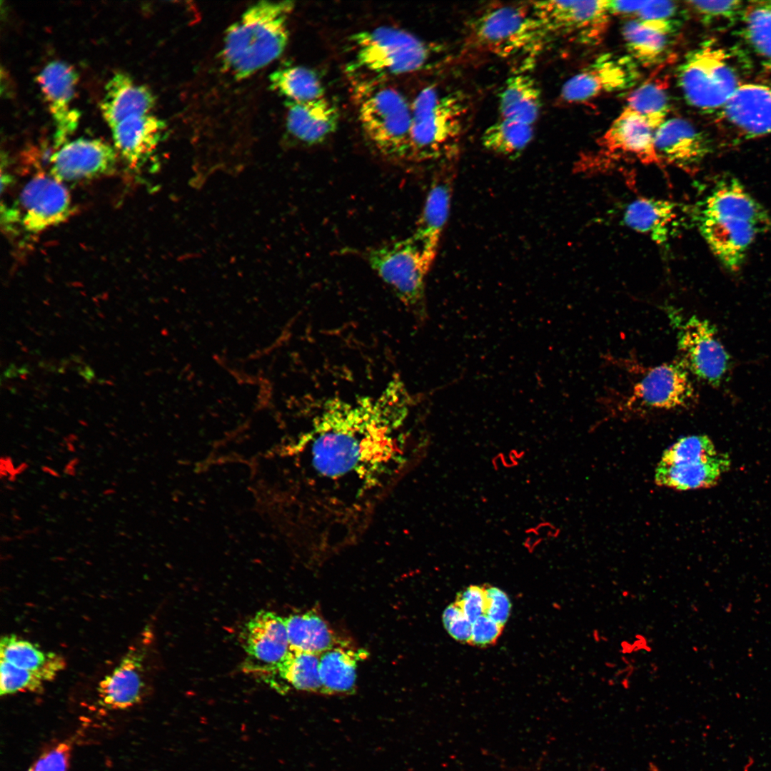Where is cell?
<instances>
[{
  "label": "cell",
  "mask_w": 771,
  "mask_h": 771,
  "mask_svg": "<svg viewBox=\"0 0 771 771\" xmlns=\"http://www.w3.org/2000/svg\"><path fill=\"white\" fill-rule=\"evenodd\" d=\"M410 400L395 378L376 396L326 402L301 443L315 483L348 487L356 498L387 485L407 462Z\"/></svg>",
  "instance_id": "obj_1"
},
{
  "label": "cell",
  "mask_w": 771,
  "mask_h": 771,
  "mask_svg": "<svg viewBox=\"0 0 771 771\" xmlns=\"http://www.w3.org/2000/svg\"><path fill=\"white\" fill-rule=\"evenodd\" d=\"M710 248L729 270L737 271L756 236L771 227V218L735 178L721 180L697 215Z\"/></svg>",
  "instance_id": "obj_2"
},
{
  "label": "cell",
  "mask_w": 771,
  "mask_h": 771,
  "mask_svg": "<svg viewBox=\"0 0 771 771\" xmlns=\"http://www.w3.org/2000/svg\"><path fill=\"white\" fill-rule=\"evenodd\" d=\"M291 1H259L250 6L227 30L221 59L223 68L243 79L283 52L288 41Z\"/></svg>",
  "instance_id": "obj_3"
},
{
  "label": "cell",
  "mask_w": 771,
  "mask_h": 771,
  "mask_svg": "<svg viewBox=\"0 0 771 771\" xmlns=\"http://www.w3.org/2000/svg\"><path fill=\"white\" fill-rule=\"evenodd\" d=\"M471 104L461 91L423 89L411 103L412 124L407 161L423 162L458 157Z\"/></svg>",
  "instance_id": "obj_4"
},
{
  "label": "cell",
  "mask_w": 771,
  "mask_h": 771,
  "mask_svg": "<svg viewBox=\"0 0 771 771\" xmlns=\"http://www.w3.org/2000/svg\"><path fill=\"white\" fill-rule=\"evenodd\" d=\"M353 88L358 119L369 141L390 159L408 160L411 104L396 89L369 77L356 80Z\"/></svg>",
  "instance_id": "obj_5"
},
{
  "label": "cell",
  "mask_w": 771,
  "mask_h": 771,
  "mask_svg": "<svg viewBox=\"0 0 771 771\" xmlns=\"http://www.w3.org/2000/svg\"><path fill=\"white\" fill-rule=\"evenodd\" d=\"M355 70L373 76H396L428 69L442 50L400 28L379 26L352 35Z\"/></svg>",
  "instance_id": "obj_6"
},
{
  "label": "cell",
  "mask_w": 771,
  "mask_h": 771,
  "mask_svg": "<svg viewBox=\"0 0 771 771\" xmlns=\"http://www.w3.org/2000/svg\"><path fill=\"white\" fill-rule=\"evenodd\" d=\"M550 37L530 6L489 7L476 16L469 26L472 44L503 59L534 56Z\"/></svg>",
  "instance_id": "obj_7"
},
{
  "label": "cell",
  "mask_w": 771,
  "mask_h": 771,
  "mask_svg": "<svg viewBox=\"0 0 771 771\" xmlns=\"http://www.w3.org/2000/svg\"><path fill=\"white\" fill-rule=\"evenodd\" d=\"M606 400L610 410L621 416L685 409L696 400L690 372L679 360L643 368L629 388Z\"/></svg>",
  "instance_id": "obj_8"
},
{
  "label": "cell",
  "mask_w": 771,
  "mask_h": 771,
  "mask_svg": "<svg viewBox=\"0 0 771 771\" xmlns=\"http://www.w3.org/2000/svg\"><path fill=\"white\" fill-rule=\"evenodd\" d=\"M677 83L690 106L709 113L719 112L742 84L727 51L710 41L686 55Z\"/></svg>",
  "instance_id": "obj_9"
},
{
  "label": "cell",
  "mask_w": 771,
  "mask_h": 771,
  "mask_svg": "<svg viewBox=\"0 0 771 771\" xmlns=\"http://www.w3.org/2000/svg\"><path fill=\"white\" fill-rule=\"evenodd\" d=\"M413 236L371 248L366 254L371 268L417 317L426 314L425 281L436 256Z\"/></svg>",
  "instance_id": "obj_10"
},
{
  "label": "cell",
  "mask_w": 771,
  "mask_h": 771,
  "mask_svg": "<svg viewBox=\"0 0 771 771\" xmlns=\"http://www.w3.org/2000/svg\"><path fill=\"white\" fill-rule=\"evenodd\" d=\"M677 333L679 360L701 381L718 387L730 366V356L721 343L715 326L707 319L692 316L686 320L669 313Z\"/></svg>",
  "instance_id": "obj_11"
},
{
  "label": "cell",
  "mask_w": 771,
  "mask_h": 771,
  "mask_svg": "<svg viewBox=\"0 0 771 771\" xmlns=\"http://www.w3.org/2000/svg\"><path fill=\"white\" fill-rule=\"evenodd\" d=\"M531 9L547 32L571 36L583 44H595L607 29L608 1H541Z\"/></svg>",
  "instance_id": "obj_12"
},
{
  "label": "cell",
  "mask_w": 771,
  "mask_h": 771,
  "mask_svg": "<svg viewBox=\"0 0 771 771\" xmlns=\"http://www.w3.org/2000/svg\"><path fill=\"white\" fill-rule=\"evenodd\" d=\"M11 208L15 223L29 233H38L66 221L74 211L64 183L42 173L36 174L25 184L17 206Z\"/></svg>",
  "instance_id": "obj_13"
},
{
  "label": "cell",
  "mask_w": 771,
  "mask_h": 771,
  "mask_svg": "<svg viewBox=\"0 0 771 771\" xmlns=\"http://www.w3.org/2000/svg\"><path fill=\"white\" fill-rule=\"evenodd\" d=\"M241 638L246 657L242 668L266 682L290 651L285 618L260 610L244 624Z\"/></svg>",
  "instance_id": "obj_14"
},
{
  "label": "cell",
  "mask_w": 771,
  "mask_h": 771,
  "mask_svg": "<svg viewBox=\"0 0 771 771\" xmlns=\"http://www.w3.org/2000/svg\"><path fill=\"white\" fill-rule=\"evenodd\" d=\"M640 77L638 64L631 57L605 54L570 78L560 96L568 104H583L605 93L628 89Z\"/></svg>",
  "instance_id": "obj_15"
},
{
  "label": "cell",
  "mask_w": 771,
  "mask_h": 771,
  "mask_svg": "<svg viewBox=\"0 0 771 771\" xmlns=\"http://www.w3.org/2000/svg\"><path fill=\"white\" fill-rule=\"evenodd\" d=\"M116 153L100 139L79 138L65 143L51 156L49 174L63 183L109 175L114 171Z\"/></svg>",
  "instance_id": "obj_16"
},
{
  "label": "cell",
  "mask_w": 771,
  "mask_h": 771,
  "mask_svg": "<svg viewBox=\"0 0 771 771\" xmlns=\"http://www.w3.org/2000/svg\"><path fill=\"white\" fill-rule=\"evenodd\" d=\"M78 79L74 67L61 61L49 62L37 76L54 119V143L57 148L66 143L79 124L80 113L71 106Z\"/></svg>",
  "instance_id": "obj_17"
},
{
  "label": "cell",
  "mask_w": 771,
  "mask_h": 771,
  "mask_svg": "<svg viewBox=\"0 0 771 771\" xmlns=\"http://www.w3.org/2000/svg\"><path fill=\"white\" fill-rule=\"evenodd\" d=\"M719 116L722 123L743 138L771 135V86L741 84Z\"/></svg>",
  "instance_id": "obj_18"
},
{
  "label": "cell",
  "mask_w": 771,
  "mask_h": 771,
  "mask_svg": "<svg viewBox=\"0 0 771 771\" xmlns=\"http://www.w3.org/2000/svg\"><path fill=\"white\" fill-rule=\"evenodd\" d=\"M146 650L131 646L119 665L99 683V704L108 710H126L141 702L146 692Z\"/></svg>",
  "instance_id": "obj_19"
},
{
  "label": "cell",
  "mask_w": 771,
  "mask_h": 771,
  "mask_svg": "<svg viewBox=\"0 0 771 771\" xmlns=\"http://www.w3.org/2000/svg\"><path fill=\"white\" fill-rule=\"evenodd\" d=\"M458 157L439 162L434 173L413 236L426 248L437 253L450 212Z\"/></svg>",
  "instance_id": "obj_20"
},
{
  "label": "cell",
  "mask_w": 771,
  "mask_h": 771,
  "mask_svg": "<svg viewBox=\"0 0 771 771\" xmlns=\"http://www.w3.org/2000/svg\"><path fill=\"white\" fill-rule=\"evenodd\" d=\"M655 146L661 161L692 171L710 153L707 137L681 118L667 119L654 133Z\"/></svg>",
  "instance_id": "obj_21"
},
{
  "label": "cell",
  "mask_w": 771,
  "mask_h": 771,
  "mask_svg": "<svg viewBox=\"0 0 771 771\" xmlns=\"http://www.w3.org/2000/svg\"><path fill=\"white\" fill-rule=\"evenodd\" d=\"M655 131L638 114L625 108L600 137L605 153L628 155L644 164L661 165L655 146Z\"/></svg>",
  "instance_id": "obj_22"
},
{
  "label": "cell",
  "mask_w": 771,
  "mask_h": 771,
  "mask_svg": "<svg viewBox=\"0 0 771 771\" xmlns=\"http://www.w3.org/2000/svg\"><path fill=\"white\" fill-rule=\"evenodd\" d=\"M680 21L630 19L622 27L628 56L644 67L662 63L668 56L672 38L680 29Z\"/></svg>",
  "instance_id": "obj_23"
},
{
  "label": "cell",
  "mask_w": 771,
  "mask_h": 771,
  "mask_svg": "<svg viewBox=\"0 0 771 771\" xmlns=\"http://www.w3.org/2000/svg\"><path fill=\"white\" fill-rule=\"evenodd\" d=\"M166 125L149 114L130 116L112 128L114 147L131 169H138L154 153Z\"/></svg>",
  "instance_id": "obj_24"
},
{
  "label": "cell",
  "mask_w": 771,
  "mask_h": 771,
  "mask_svg": "<svg viewBox=\"0 0 771 771\" xmlns=\"http://www.w3.org/2000/svg\"><path fill=\"white\" fill-rule=\"evenodd\" d=\"M286 125L291 134L307 145L323 142L338 127L339 112L325 97L308 101H287Z\"/></svg>",
  "instance_id": "obj_25"
},
{
  "label": "cell",
  "mask_w": 771,
  "mask_h": 771,
  "mask_svg": "<svg viewBox=\"0 0 771 771\" xmlns=\"http://www.w3.org/2000/svg\"><path fill=\"white\" fill-rule=\"evenodd\" d=\"M154 104L155 97L148 87L136 83L129 75L118 72L106 85L101 110L112 128L130 116L149 114Z\"/></svg>",
  "instance_id": "obj_26"
},
{
  "label": "cell",
  "mask_w": 771,
  "mask_h": 771,
  "mask_svg": "<svg viewBox=\"0 0 771 771\" xmlns=\"http://www.w3.org/2000/svg\"><path fill=\"white\" fill-rule=\"evenodd\" d=\"M730 466L729 457L722 453L674 465L659 463L655 468L654 479L659 486L677 490L710 488L717 483Z\"/></svg>",
  "instance_id": "obj_27"
},
{
  "label": "cell",
  "mask_w": 771,
  "mask_h": 771,
  "mask_svg": "<svg viewBox=\"0 0 771 771\" xmlns=\"http://www.w3.org/2000/svg\"><path fill=\"white\" fill-rule=\"evenodd\" d=\"M673 202L663 199L639 198L626 208L624 223L635 231L647 235L658 245L669 241L677 223Z\"/></svg>",
  "instance_id": "obj_28"
},
{
  "label": "cell",
  "mask_w": 771,
  "mask_h": 771,
  "mask_svg": "<svg viewBox=\"0 0 771 771\" xmlns=\"http://www.w3.org/2000/svg\"><path fill=\"white\" fill-rule=\"evenodd\" d=\"M366 651L355 650L347 642L320 655L319 675L326 695H349L356 690L358 662Z\"/></svg>",
  "instance_id": "obj_29"
},
{
  "label": "cell",
  "mask_w": 771,
  "mask_h": 771,
  "mask_svg": "<svg viewBox=\"0 0 771 771\" xmlns=\"http://www.w3.org/2000/svg\"><path fill=\"white\" fill-rule=\"evenodd\" d=\"M1 660L31 671L43 681H51L66 667L61 655L45 651L29 640L16 635H4L0 641Z\"/></svg>",
  "instance_id": "obj_30"
},
{
  "label": "cell",
  "mask_w": 771,
  "mask_h": 771,
  "mask_svg": "<svg viewBox=\"0 0 771 771\" xmlns=\"http://www.w3.org/2000/svg\"><path fill=\"white\" fill-rule=\"evenodd\" d=\"M542 106L541 92L529 75L515 74L505 82L499 96L500 119L532 125Z\"/></svg>",
  "instance_id": "obj_31"
},
{
  "label": "cell",
  "mask_w": 771,
  "mask_h": 771,
  "mask_svg": "<svg viewBox=\"0 0 771 771\" xmlns=\"http://www.w3.org/2000/svg\"><path fill=\"white\" fill-rule=\"evenodd\" d=\"M285 622L290 650L321 655L345 642L313 610L291 614Z\"/></svg>",
  "instance_id": "obj_32"
},
{
  "label": "cell",
  "mask_w": 771,
  "mask_h": 771,
  "mask_svg": "<svg viewBox=\"0 0 771 771\" xmlns=\"http://www.w3.org/2000/svg\"><path fill=\"white\" fill-rule=\"evenodd\" d=\"M319 659L320 655L290 650L266 682L280 692L292 688L322 693Z\"/></svg>",
  "instance_id": "obj_33"
},
{
  "label": "cell",
  "mask_w": 771,
  "mask_h": 771,
  "mask_svg": "<svg viewBox=\"0 0 771 771\" xmlns=\"http://www.w3.org/2000/svg\"><path fill=\"white\" fill-rule=\"evenodd\" d=\"M626 108L640 116L655 131L667 120L670 111L667 80L650 77L643 81L628 96Z\"/></svg>",
  "instance_id": "obj_34"
},
{
  "label": "cell",
  "mask_w": 771,
  "mask_h": 771,
  "mask_svg": "<svg viewBox=\"0 0 771 771\" xmlns=\"http://www.w3.org/2000/svg\"><path fill=\"white\" fill-rule=\"evenodd\" d=\"M271 88L287 101H308L324 97V87L317 74L306 67L290 66L277 69L270 77Z\"/></svg>",
  "instance_id": "obj_35"
},
{
  "label": "cell",
  "mask_w": 771,
  "mask_h": 771,
  "mask_svg": "<svg viewBox=\"0 0 771 771\" xmlns=\"http://www.w3.org/2000/svg\"><path fill=\"white\" fill-rule=\"evenodd\" d=\"M533 136L532 125L500 119L490 126L482 136L483 146L510 159L518 158Z\"/></svg>",
  "instance_id": "obj_36"
},
{
  "label": "cell",
  "mask_w": 771,
  "mask_h": 771,
  "mask_svg": "<svg viewBox=\"0 0 771 771\" xmlns=\"http://www.w3.org/2000/svg\"><path fill=\"white\" fill-rule=\"evenodd\" d=\"M742 34L758 56L771 61V1L753 2L742 10Z\"/></svg>",
  "instance_id": "obj_37"
},
{
  "label": "cell",
  "mask_w": 771,
  "mask_h": 771,
  "mask_svg": "<svg viewBox=\"0 0 771 771\" xmlns=\"http://www.w3.org/2000/svg\"><path fill=\"white\" fill-rule=\"evenodd\" d=\"M714 443L707 435H689L678 439L662 453L660 463L674 465L715 455Z\"/></svg>",
  "instance_id": "obj_38"
},
{
  "label": "cell",
  "mask_w": 771,
  "mask_h": 771,
  "mask_svg": "<svg viewBox=\"0 0 771 771\" xmlns=\"http://www.w3.org/2000/svg\"><path fill=\"white\" fill-rule=\"evenodd\" d=\"M44 682L31 671L18 667L6 660H0L1 696L24 692L40 693L44 690Z\"/></svg>",
  "instance_id": "obj_39"
},
{
  "label": "cell",
  "mask_w": 771,
  "mask_h": 771,
  "mask_svg": "<svg viewBox=\"0 0 771 771\" xmlns=\"http://www.w3.org/2000/svg\"><path fill=\"white\" fill-rule=\"evenodd\" d=\"M685 4L703 23L710 24L735 18L742 2L731 1H687Z\"/></svg>",
  "instance_id": "obj_40"
},
{
  "label": "cell",
  "mask_w": 771,
  "mask_h": 771,
  "mask_svg": "<svg viewBox=\"0 0 771 771\" xmlns=\"http://www.w3.org/2000/svg\"><path fill=\"white\" fill-rule=\"evenodd\" d=\"M71 745L62 742L43 753L32 765V771H68Z\"/></svg>",
  "instance_id": "obj_41"
},
{
  "label": "cell",
  "mask_w": 771,
  "mask_h": 771,
  "mask_svg": "<svg viewBox=\"0 0 771 771\" xmlns=\"http://www.w3.org/2000/svg\"><path fill=\"white\" fill-rule=\"evenodd\" d=\"M680 5L674 1H645L634 19L642 21H680Z\"/></svg>",
  "instance_id": "obj_42"
},
{
  "label": "cell",
  "mask_w": 771,
  "mask_h": 771,
  "mask_svg": "<svg viewBox=\"0 0 771 771\" xmlns=\"http://www.w3.org/2000/svg\"><path fill=\"white\" fill-rule=\"evenodd\" d=\"M485 615L503 627L509 618L511 603L507 594L495 587L485 588Z\"/></svg>",
  "instance_id": "obj_43"
},
{
  "label": "cell",
  "mask_w": 771,
  "mask_h": 771,
  "mask_svg": "<svg viewBox=\"0 0 771 771\" xmlns=\"http://www.w3.org/2000/svg\"><path fill=\"white\" fill-rule=\"evenodd\" d=\"M472 623L485 614V588L471 585L458 594L455 602Z\"/></svg>",
  "instance_id": "obj_44"
},
{
  "label": "cell",
  "mask_w": 771,
  "mask_h": 771,
  "mask_svg": "<svg viewBox=\"0 0 771 771\" xmlns=\"http://www.w3.org/2000/svg\"><path fill=\"white\" fill-rule=\"evenodd\" d=\"M502 629L503 626L484 614L473 622L470 642L478 646L491 645L498 638Z\"/></svg>",
  "instance_id": "obj_45"
},
{
  "label": "cell",
  "mask_w": 771,
  "mask_h": 771,
  "mask_svg": "<svg viewBox=\"0 0 771 771\" xmlns=\"http://www.w3.org/2000/svg\"><path fill=\"white\" fill-rule=\"evenodd\" d=\"M472 622L464 614L458 616L445 628L455 640L462 642H470L472 633Z\"/></svg>",
  "instance_id": "obj_46"
},
{
  "label": "cell",
  "mask_w": 771,
  "mask_h": 771,
  "mask_svg": "<svg viewBox=\"0 0 771 771\" xmlns=\"http://www.w3.org/2000/svg\"><path fill=\"white\" fill-rule=\"evenodd\" d=\"M645 1H608V10L613 15L634 17Z\"/></svg>",
  "instance_id": "obj_47"
},
{
  "label": "cell",
  "mask_w": 771,
  "mask_h": 771,
  "mask_svg": "<svg viewBox=\"0 0 771 771\" xmlns=\"http://www.w3.org/2000/svg\"><path fill=\"white\" fill-rule=\"evenodd\" d=\"M0 463L1 479L4 480V478H6L8 481L11 483L15 482L17 475L12 458L9 455H3L1 457Z\"/></svg>",
  "instance_id": "obj_48"
},
{
  "label": "cell",
  "mask_w": 771,
  "mask_h": 771,
  "mask_svg": "<svg viewBox=\"0 0 771 771\" xmlns=\"http://www.w3.org/2000/svg\"><path fill=\"white\" fill-rule=\"evenodd\" d=\"M462 614L463 613L456 603L448 605L443 611L442 616L444 627L445 628L448 626L453 620Z\"/></svg>",
  "instance_id": "obj_49"
},
{
  "label": "cell",
  "mask_w": 771,
  "mask_h": 771,
  "mask_svg": "<svg viewBox=\"0 0 771 771\" xmlns=\"http://www.w3.org/2000/svg\"><path fill=\"white\" fill-rule=\"evenodd\" d=\"M79 463V458L74 457L69 460L65 465L64 468V473L69 476H75L76 474V467Z\"/></svg>",
  "instance_id": "obj_50"
},
{
  "label": "cell",
  "mask_w": 771,
  "mask_h": 771,
  "mask_svg": "<svg viewBox=\"0 0 771 771\" xmlns=\"http://www.w3.org/2000/svg\"><path fill=\"white\" fill-rule=\"evenodd\" d=\"M41 470L44 473H47L48 475H51L52 477H54V478H59L60 477V474L56 470H54V468H51V467H49L48 465H42L41 466Z\"/></svg>",
  "instance_id": "obj_51"
},
{
  "label": "cell",
  "mask_w": 771,
  "mask_h": 771,
  "mask_svg": "<svg viewBox=\"0 0 771 771\" xmlns=\"http://www.w3.org/2000/svg\"><path fill=\"white\" fill-rule=\"evenodd\" d=\"M28 468H29V464L26 463V462H22V463H19L16 467V473L17 476L22 474L23 473H24L28 469Z\"/></svg>",
  "instance_id": "obj_52"
},
{
  "label": "cell",
  "mask_w": 771,
  "mask_h": 771,
  "mask_svg": "<svg viewBox=\"0 0 771 771\" xmlns=\"http://www.w3.org/2000/svg\"><path fill=\"white\" fill-rule=\"evenodd\" d=\"M115 490L113 488H107L103 491L104 495H110L115 493Z\"/></svg>",
  "instance_id": "obj_53"
},
{
  "label": "cell",
  "mask_w": 771,
  "mask_h": 771,
  "mask_svg": "<svg viewBox=\"0 0 771 771\" xmlns=\"http://www.w3.org/2000/svg\"><path fill=\"white\" fill-rule=\"evenodd\" d=\"M28 771H32V770H31V768H29Z\"/></svg>",
  "instance_id": "obj_54"
}]
</instances>
